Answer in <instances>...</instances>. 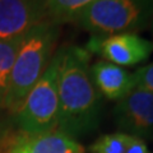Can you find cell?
<instances>
[{
    "instance_id": "cell-6",
    "label": "cell",
    "mask_w": 153,
    "mask_h": 153,
    "mask_svg": "<svg viewBox=\"0 0 153 153\" xmlns=\"http://www.w3.org/2000/svg\"><path fill=\"white\" fill-rule=\"evenodd\" d=\"M112 115L121 133L142 139L153 137V93L134 88L116 103Z\"/></svg>"
},
{
    "instance_id": "cell-13",
    "label": "cell",
    "mask_w": 153,
    "mask_h": 153,
    "mask_svg": "<svg viewBox=\"0 0 153 153\" xmlns=\"http://www.w3.org/2000/svg\"><path fill=\"white\" fill-rule=\"evenodd\" d=\"M133 74L134 88L153 93V61L138 68Z\"/></svg>"
},
{
    "instance_id": "cell-16",
    "label": "cell",
    "mask_w": 153,
    "mask_h": 153,
    "mask_svg": "<svg viewBox=\"0 0 153 153\" xmlns=\"http://www.w3.org/2000/svg\"><path fill=\"white\" fill-rule=\"evenodd\" d=\"M149 28H151V31H152V36H153V18H152V22H151ZM152 42H153V41H152Z\"/></svg>"
},
{
    "instance_id": "cell-3",
    "label": "cell",
    "mask_w": 153,
    "mask_h": 153,
    "mask_svg": "<svg viewBox=\"0 0 153 153\" xmlns=\"http://www.w3.org/2000/svg\"><path fill=\"white\" fill-rule=\"evenodd\" d=\"M153 0H94L73 22L91 36L138 33L149 28Z\"/></svg>"
},
{
    "instance_id": "cell-14",
    "label": "cell",
    "mask_w": 153,
    "mask_h": 153,
    "mask_svg": "<svg viewBox=\"0 0 153 153\" xmlns=\"http://www.w3.org/2000/svg\"><path fill=\"white\" fill-rule=\"evenodd\" d=\"M125 153H151V151H149V148H148L147 143L144 142V139L129 135Z\"/></svg>"
},
{
    "instance_id": "cell-5",
    "label": "cell",
    "mask_w": 153,
    "mask_h": 153,
    "mask_svg": "<svg viewBox=\"0 0 153 153\" xmlns=\"http://www.w3.org/2000/svg\"><path fill=\"white\" fill-rule=\"evenodd\" d=\"M84 47L91 54L98 55L102 60L121 68L144 63L153 52V42L138 33L91 36Z\"/></svg>"
},
{
    "instance_id": "cell-2",
    "label": "cell",
    "mask_w": 153,
    "mask_h": 153,
    "mask_svg": "<svg viewBox=\"0 0 153 153\" xmlns=\"http://www.w3.org/2000/svg\"><path fill=\"white\" fill-rule=\"evenodd\" d=\"M61 35V26L46 19L32 27L19 44L10 74L4 110L14 115L45 73Z\"/></svg>"
},
{
    "instance_id": "cell-4",
    "label": "cell",
    "mask_w": 153,
    "mask_h": 153,
    "mask_svg": "<svg viewBox=\"0 0 153 153\" xmlns=\"http://www.w3.org/2000/svg\"><path fill=\"white\" fill-rule=\"evenodd\" d=\"M60 63L61 49L59 47L45 73L27 94L22 106L12 115L18 130L41 134L57 129Z\"/></svg>"
},
{
    "instance_id": "cell-10",
    "label": "cell",
    "mask_w": 153,
    "mask_h": 153,
    "mask_svg": "<svg viewBox=\"0 0 153 153\" xmlns=\"http://www.w3.org/2000/svg\"><path fill=\"white\" fill-rule=\"evenodd\" d=\"M23 36L7 41H0V110H4L5 107L12 68Z\"/></svg>"
},
{
    "instance_id": "cell-15",
    "label": "cell",
    "mask_w": 153,
    "mask_h": 153,
    "mask_svg": "<svg viewBox=\"0 0 153 153\" xmlns=\"http://www.w3.org/2000/svg\"><path fill=\"white\" fill-rule=\"evenodd\" d=\"M7 134V130H5V128H4V123H3V119L1 116H0V140L3 139V137Z\"/></svg>"
},
{
    "instance_id": "cell-12",
    "label": "cell",
    "mask_w": 153,
    "mask_h": 153,
    "mask_svg": "<svg viewBox=\"0 0 153 153\" xmlns=\"http://www.w3.org/2000/svg\"><path fill=\"white\" fill-rule=\"evenodd\" d=\"M129 134L117 131L103 134L89 146L91 153H125Z\"/></svg>"
},
{
    "instance_id": "cell-7",
    "label": "cell",
    "mask_w": 153,
    "mask_h": 153,
    "mask_svg": "<svg viewBox=\"0 0 153 153\" xmlns=\"http://www.w3.org/2000/svg\"><path fill=\"white\" fill-rule=\"evenodd\" d=\"M0 153H85L82 144L60 130L31 134L18 130L0 140Z\"/></svg>"
},
{
    "instance_id": "cell-11",
    "label": "cell",
    "mask_w": 153,
    "mask_h": 153,
    "mask_svg": "<svg viewBox=\"0 0 153 153\" xmlns=\"http://www.w3.org/2000/svg\"><path fill=\"white\" fill-rule=\"evenodd\" d=\"M94 0H47L49 19L57 25L73 23L75 18Z\"/></svg>"
},
{
    "instance_id": "cell-8",
    "label": "cell",
    "mask_w": 153,
    "mask_h": 153,
    "mask_svg": "<svg viewBox=\"0 0 153 153\" xmlns=\"http://www.w3.org/2000/svg\"><path fill=\"white\" fill-rule=\"evenodd\" d=\"M46 19L47 0H0V41L26 35Z\"/></svg>"
},
{
    "instance_id": "cell-1",
    "label": "cell",
    "mask_w": 153,
    "mask_h": 153,
    "mask_svg": "<svg viewBox=\"0 0 153 153\" xmlns=\"http://www.w3.org/2000/svg\"><path fill=\"white\" fill-rule=\"evenodd\" d=\"M59 71L57 130L76 139L98 128L102 96L91 75V52L79 45H63Z\"/></svg>"
},
{
    "instance_id": "cell-9",
    "label": "cell",
    "mask_w": 153,
    "mask_h": 153,
    "mask_svg": "<svg viewBox=\"0 0 153 153\" xmlns=\"http://www.w3.org/2000/svg\"><path fill=\"white\" fill-rule=\"evenodd\" d=\"M91 75L102 97L110 101H120L134 89L133 74L126 69L98 60L91 65Z\"/></svg>"
}]
</instances>
